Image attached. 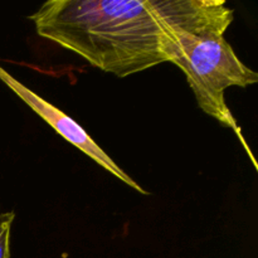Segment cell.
<instances>
[{"mask_svg": "<svg viewBox=\"0 0 258 258\" xmlns=\"http://www.w3.org/2000/svg\"><path fill=\"white\" fill-rule=\"evenodd\" d=\"M233 19L224 0H49L29 15L40 37L120 78L169 62L178 33Z\"/></svg>", "mask_w": 258, "mask_h": 258, "instance_id": "1", "label": "cell"}, {"mask_svg": "<svg viewBox=\"0 0 258 258\" xmlns=\"http://www.w3.org/2000/svg\"><path fill=\"white\" fill-rule=\"evenodd\" d=\"M169 62L183 71L199 108L238 136L257 169L241 127L227 105L224 91L233 86L254 85L258 82V75L239 59L224 38V33L217 30L178 33L169 52Z\"/></svg>", "mask_w": 258, "mask_h": 258, "instance_id": "2", "label": "cell"}, {"mask_svg": "<svg viewBox=\"0 0 258 258\" xmlns=\"http://www.w3.org/2000/svg\"><path fill=\"white\" fill-rule=\"evenodd\" d=\"M0 81L3 83L8 86L23 102L27 106H29L35 113H37L39 117H42L45 122L49 126H52L54 128V131L57 134H59L64 140H67L68 143L72 144L73 146L78 149L80 151H82L83 154L88 156V158L92 159L95 163H97L98 165L102 166L105 170H107L108 173L112 174L113 176L121 180L122 183L127 184L130 188H133L134 190L139 191L140 194H149L143 186L139 185L138 181L134 180L130 175H128L126 171H123L120 166L117 165L116 161H113L110 156L107 155L105 150L88 135L87 131L77 122V121L73 120L72 117L67 115V113L63 112L62 110H59L58 107H55L54 105H52L50 102H48L47 100H44L43 97H40L39 95L32 91L30 88H28L27 86L23 85L20 81H18L17 78L13 77L7 70L0 66Z\"/></svg>", "mask_w": 258, "mask_h": 258, "instance_id": "3", "label": "cell"}, {"mask_svg": "<svg viewBox=\"0 0 258 258\" xmlns=\"http://www.w3.org/2000/svg\"><path fill=\"white\" fill-rule=\"evenodd\" d=\"M14 218V212H0V258H10V231Z\"/></svg>", "mask_w": 258, "mask_h": 258, "instance_id": "4", "label": "cell"}]
</instances>
